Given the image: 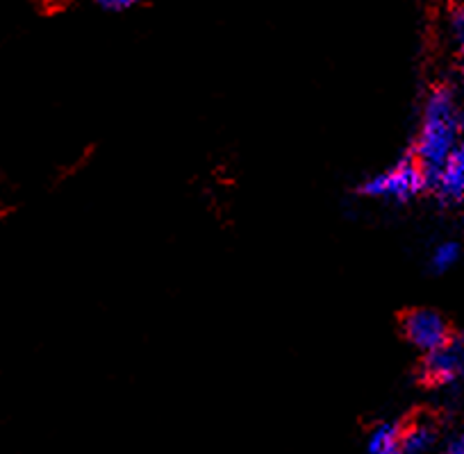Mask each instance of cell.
Here are the masks:
<instances>
[{
	"label": "cell",
	"instance_id": "cell-9",
	"mask_svg": "<svg viewBox=\"0 0 464 454\" xmlns=\"http://www.w3.org/2000/svg\"><path fill=\"white\" fill-rule=\"evenodd\" d=\"M135 5H137L135 0H101V3H98L101 10L111 12V14H123V12L132 10Z\"/></svg>",
	"mask_w": 464,
	"mask_h": 454
},
{
	"label": "cell",
	"instance_id": "cell-10",
	"mask_svg": "<svg viewBox=\"0 0 464 454\" xmlns=\"http://www.w3.org/2000/svg\"><path fill=\"white\" fill-rule=\"evenodd\" d=\"M441 454H464V434L455 436V439L446 445V449Z\"/></svg>",
	"mask_w": 464,
	"mask_h": 454
},
{
	"label": "cell",
	"instance_id": "cell-4",
	"mask_svg": "<svg viewBox=\"0 0 464 454\" xmlns=\"http://www.w3.org/2000/svg\"><path fill=\"white\" fill-rule=\"evenodd\" d=\"M423 380L430 384H453L464 377V332L449 338L435 353L423 359Z\"/></svg>",
	"mask_w": 464,
	"mask_h": 454
},
{
	"label": "cell",
	"instance_id": "cell-8",
	"mask_svg": "<svg viewBox=\"0 0 464 454\" xmlns=\"http://www.w3.org/2000/svg\"><path fill=\"white\" fill-rule=\"evenodd\" d=\"M449 28L453 34V42L458 46L459 57H464V5H458L449 14Z\"/></svg>",
	"mask_w": 464,
	"mask_h": 454
},
{
	"label": "cell",
	"instance_id": "cell-11",
	"mask_svg": "<svg viewBox=\"0 0 464 454\" xmlns=\"http://www.w3.org/2000/svg\"><path fill=\"white\" fill-rule=\"evenodd\" d=\"M459 132H462V139H464V109H459Z\"/></svg>",
	"mask_w": 464,
	"mask_h": 454
},
{
	"label": "cell",
	"instance_id": "cell-6",
	"mask_svg": "<svg viewBox=\"0 0 464 454\" xmlns=\"http://www.w3.org/2000/svg\"><path fill=\"white\" fill-rule=\"evenodd\" d=\"M437 440V430L432 422L417 421L403 430V454H426Z\"/></svg>",
	"mask_w": 464,
	"mask_h": 454
},
{
	"label": "cell",
	"instance_id": "cell-1",
	"mask_svg": "<svg viewBox=\"0 0 464 454\" xmlns=\"http://www.w3.org/2000/svg\"><path fill=\"white\" fill-rule=\"evenodd\" d=\"M459 137H462V132H459V107L453 89H432L430 96L426 98V105H423L421 128H419L417 146H414V157L428 173V180L446 166L450 155L459 146Z\"/></svg>",
	"mask_w": 464,
	"mask_h": 454
},
{
	"label": "cell",
	"instance_id": "cell-5",
	"mask_svg": "<svg viewBox=\"0 0 464 454\" xmlns=\"http://www.w3.org/2000/svg\"><path fill=\"white\" fill-rule=\"evenodd\" d=\"M367 454H403V427L381 422L367 436Z\"/></svg>",
	"mask_w": 464,
	"mask_h": 454
},
{
	"label": "cell",
	"instance_id": "cell-7",
	"mask_svg": "<svg viewBox=\"0 0 464 454\" xmlns=\"http://www.w3.org/2000/svg\"><path fill=\"white\" fill-rule=\"evenodd\" d=\"M459 257H462V248H459L458 241L437 243L430 252V269L435 273H446V270H450L458 264Z\"/></svg>",
	"mask_w": 464,
	"mask_h": 454
},
{
	"label": "cell",
	"instance_id": "cell-3",
	"mask_svg": "<svg viewBox=\"0 0 464 454\" xmlns=\"http://www.w3.org/2000/svg\"><path fill=\"white\" fill-rule=\"evenodd\" d=\"M403 327L405 338L417 350H421L423 355H430L435 350H440L441 345L449 344L450 329L449 323L441 314L432 309H412L403 316Z\"/></svg>",
	"mask_w": 464,
	"mask_h": 454
},
{
	"label": "cell",
	"instance_id": "cell-2",
	"mask_svg": "<svg viewBox=\"0 0 464 454\" xmlns=\"http://www.w3.org/2000/svg\"><path fill=\"white\" fill-rule=\"evenodd\" d=\"M428 173L423 171L421 164L417 162L414 155L399 159L387 171L376 173V175L367 177L360 184V194L367 198L378 200H394V203H408V200L417 198L421 191L428 189Z\"/></svg>",
	"mask_w": 464,
	"mask_h": 454
}]
</instances>
